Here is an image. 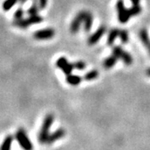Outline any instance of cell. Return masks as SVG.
Listing matches in <instances>:
<instances>
[{"label":"cell","instance_id":"cell-1","mask_svg":"<svg viewBox=\"0 0 150 150\" xmlns=\"http://www.w3.org/2000/svg\"><path fill=\"white\" fill-rule=\"evenodd\" d=\"M54 121V116L52 113H48L43 119L42 127L38 134V141L41 144H46V141L49 136V130Z\"/></svg>","mask_w":150,"mask_h":150},{"label":"cell","instance_id":"cell-2","mask_svg":"<svg viewBox=\"0 0 150 150\" xmlns=\"http://www.w3.org/2000/svg\"><path fill=\"white\" fill-rule=\"evenodd\" d=\"M43 21V18L38 14L29 15L27 18H22L20 20H14L13 22V25L19 28H27L33 24H38Z\"/></svg>","mask_w":150,"mask_h":150},{"label":"cell","instance_id":"cell-3","mask_svg":"<svg viewBox=\"0 0 150 150\" xmlns=\"http://www.w3.org/2000/svg\"><path fill=\"white\" fill-rule=\"evenodd\" d=\"M15 138L20 145L22 149L23 150H33V146L31 140L28 139L26 131L23 129H19L15 134Z\"/></svg>","mask_w":150,"mask_h":150},{"label":"cell","instance_id":"cell-4","mask_svg":"<svg viewBox=\"0 0 150 150\" xmlns=\"http://www.w3.org/2000/svg\"><path fill=\"white\" fill-rule=\"evenodd\" d=\"M116 8L118 11V20L122 23H125L129 21V18H131L130 13H129V8H126L124 6L123 0H118L116 4Z\"/></svg>","mask_w":150,"mask_h":150},{"label":"cell","instance_id":"cell-5","mask_svg":"<svg viewBox=\"0 0 150 150\" xmlns=\"http://www.w3.org/2000/svg\"><path fill=\"white\" fill-rule=\"evenodd\" d=\"M55 35L54 28H44L38 30L33 33V38L37 40H47L53 38Z\"/></svg>","mask_w":150,"mask_h":150},{"label":"cell","instance_id":"cell-6","mask_svg":"<svg viewBox=\"0 0 150 150\" xmlns=\"http://www.w3.org/2000/svg\"><path fill=\"white\" fill-rule=\"evenodd\" d=\"M56 66L62 70L66 75L71 74L72 71L74 69V64H70L65 57L59 58L56 62Z\"/></svg>","mask_w":150,"mask_h":150},{"label":"cell","instance_id":"cell-7","mask_svg":"<svg viewBox=\"0 0 150 150\" xmlns=\"http://www.w3.org/2000/svg\"><path fill=\"white\" fill-rule=\"evenodd\" d=\"M84 13L85 11H81L79 12L74 18L72 21V23L70 25V32L73 34H75L79 31V28L81 27L82 23L83 22V18H84Z\"/></svg>","mask_w":150,"mask_h":150},{"label":"cell","instance_id":"cell-8","mask_svg":"<svg viewBox=\"0 0 150 150\" xmlns=\"http://www.w3.org/2000/svg\"><path fill=\"white\" fill-rule=\"evenodd\" d=\"M105 33H106V27L105 26L99 27L90 37L88 38V45H94L95 43H97L100 40V38L103 37V35Z\"/></svg>","mask_w":150,"mask_h":150},{"label":"cell","instance_id":"cell-9","mask_svg":"<svg viewBox=\"0 0 150 150\" xmlns=\"http://www.w3.org/2000/svg\"><path fill=\"white\" fill-rule=\"evenodd\" d=\"M65 134H66V130L64 129H62V128L59 129L58 130H56L55 132H54L53 134H49L48 139L46 141V144H53L54 142L61 139L62 138H64L65 136Z\"/></svg>","mask_w":150,"mask_h":150},{"label":"cell","instance_id":"cell-10","mask_svg":"<svg viewBox=\"0 0 150 150\" xmlns=\"http://www.w3.org/2000/svg\"><path fill=\"white\" fill-rule=\"evenodd\" d=\"M93 20V18L91 13L85 11L84 18H83V28H84V31L86 33L89 32L90 29L92 28Z\"/></svg>","mask_w":150,"mask_h":150},{"label":"cell","instance_id":"cell-11","mask_svg":"<svg viewBox=\"0 0 150 150\" xmlns=\"http://www.w3.org/2000/svg\"><path fill=\"white\" fill-rule=\"evenodd\" d=\"M139 37L143 44L149 50L150 49V38L149 36V33L146 28H142L139 31Z\"/></svg>","mask_w":150,"mask_h":150},{"label":"cell","instance_id":"cell-12","mask_svg":"<svg viewBox=\"0 0 150 150\" xmlns=\"http://www.w3.org/2000/svg\"><path fill=\"white\" fill-rule=\"evenodd\" d=\"M13 142V136L8 135L0 146V150H11Z\"/></svg>","mask_w":150,"mask_h":150},{"label":"cell","instance_id":"cell-13","mask_svg":"<svg viewBox=\"0 0 150 150\" xmlns=\"http://www.w3.org/2000/svg\"><path fill=\"white\" fill-rule=\"evenodd\" d=\"M119 30L118 28H112L110 30V32L108 33V40L107 43L108 46H111L114 43V40L118 37L119 35Z\"/></svg>","mask_w":150,"mask_h":150},{"label":"cell","instance_id":"cell-14","mask_svg":"<svg viewBox=\"0 0 150 150\" xmlns=\"http://www.w3.org/2000/svg\"><path fill=\"white\" fill-rule=\"evenodd\" d=\"M117 61H118V59L114 56V55H111V56H109V57H108L107 59H104V61H103V66L105 68V69H111L112 68L114 65L116 64V63H117Z\"/></svg>","mask_w":150,"mask_h":150},{"label":"cell","instance_id":"cell-15","mask_svg":"<svg viewBox=\"0 0 150 150\" xmlns=\"http://www.w3.org/2000/svg\"><path fill=\"white\" fill-rule=\"evenodd\" d=\"M66 81L68 82V83L70 84V85L77 86L80 83L81 81H82V79H81V77H79V75L69 74L67 75Z\"/></svg>","mask_w":150,"mask_h":150},{"label":"cell","instance_id":"cell-16","mask_svg":"<svg viewBox=\"0 0 150 150\" xmlns=\"http://www.w3.org/2000/svg\"><path fill=\"white\" fill-rule=\"evenodd\" d=\"M40 7H39V4H38V0H33L32 6L30 8H28L27 10V13L28 15H34V14H38V12L40 10Z\"/></svg>","mask_w":150,"mask_h":150},{"label":"cell","instance_id":"cell-17","mask_svg":"<svg viewBox=\"0 0 150 150\" xmlns=\"http://www.w3.org/2000/svg\"><path fill=\"white\" fill-rule=\"evenodd\" d=\"M121 60H123V62L126 65H131L132 64V63H133V58H132V56H131V54H129L128 52H126V51H123V54H122V56H121V58H120Z\"/></svg>","mask_w":150,"mask_h":150},{"label":"cell","instance_id":"cell-18","mask_svg":"<svg viewBox=\"0 0 150 150\" xmlns=\"http://www.w3.org/2000/svg\"><path fill=\"white\" fill-rule=\"evenodd\" d=\"M18 2H19V0H5L3 4V8L4 11H9Z\"/></svg>","mask_w":150,"mask_h":150},{"label":"cell","instance_id":"cell-19","mask_svg":"<svg viewBox=\"0 0 150 150\" xmlns=\"http://www.w3.org/2000/svg\"><path fill=\"white\" fill-rule=\"evenodd\" d=\"M98 76V72L97 70L93 69L92 70V71L88 72V73L84 75V78H83V79L87 81H91L97 79Z\"/></svg>","mask_w":150,"mask_h":150},{"label":"cell","instance_id":"cell-20","mask_svg":"<svg viewBox=\"0 0 150 150\" xmlns=\"http://www.w3.org/2000/svg\"><path fill=\"white\" fill-rule=\"evenodd\" d=\"M118 37L120 38V40L123 43H127L129 42V33L127 32L125 29H120L119 30Z\"/></svg>","mask_w":150,"mask_h":150},{"label":"cell","instance_id":"cell-21","mask_svg":"<svg viewBox=\"0 0 150 150\" xmlns=\"http://www.w3.org/2000/svg\"><path fill=\"white\" fill-rule=\"evenodd\" d=\"M129 11L130 16H136V15H139L142 12V8L140 7V5H133L132 8H129Z\"/></svg>","mask_w":150,"mask_h":150},{"label":"cell","instance_id":"cell-22","mask_svg":"<svg viewBox=\"0 0 150 150\" xmlns=\"http://www.w3.org/2000/svg\"><path fill=\"white\" fill-rule=\"evenodd\" d=\"M123 51L124 50L120 46H115L112 48V55H114L118 59H120Z\"/></svg>","mask_w":150,"mask_h":150},{"label":"cell","instance_id":"cell-23","mask_svg":"<svg viewBox=\"0 0 150 150\" xmlns=\"http://www.w3.org/2000/svg\"><path fill=\"white\" fill-rule=\"evenodd\" d=\"M23 16H24V11L22 8H18L13 14V18L14 20H20L23 18Z\"/></svg>","mask_w":150,"mask_h":150},{"label":"cell","instance_id":"cell-24","mask_svg":"<svg viewBox=\"0 0 150 150\" xmlns=\"http://www.w3.org/2000/svg\"><path fill=\"white\" fill-rule=\"evenodd\" d=\"M74 68L78 70H83L86 68V64L83 61H79L74 64Z\"/></svg>","mask_w":150,"mask_h":150},{"label":"cell","instance_id":"cell-25","mask_svg":"<svg viewBox=\"0 0 150 150\" xmlns=\"http://www.w3.org/2000/svg\"><path fill=\"white\" fill-rule=\"evenodd\" d=\"M38 4H39L40 8L43 9V8H46L47 4H48V0H38Z\"/></svg>","mask_w":150,"mask_h":150},{"label":"cell","instance_id":"cell-26","mask_svg":"<svg viewBox=\"0 0 150 150\" xmlns=\"http://www.w3.org/2000/svg\"><path fill=\"white\" fill-rule=\"evenodd\" d=\"M133 5H139L140 0H131Z\"/></svg>","mask_w":150,"mask_h":150},{"label":"cell","instance_id":"cell-27","mask_svg":"<svg viewBox=\"0 0 150 150\" xmlns=\"http://www.w3.org/2000/svg\"><path fill=\"white\" fill-rule=\"evenodd\" d=\"M147 75L150 77V68L149 69H148V70H147Z\"/></svg>","mask_w":150,"mask_h":150},{"label":"cell","instance_id":"cell-28","mask_svg":"<svg viewBox=\"0 0 150 150\" xmlns=\"http://www.w3.org/2000/svg\"><path fill=\"white\" fill-rule=\"evenodd\" d=\"M149 54H150V49H149Z\"/></svg>","mask_w":150,"mask_h":150}]
</instances>
